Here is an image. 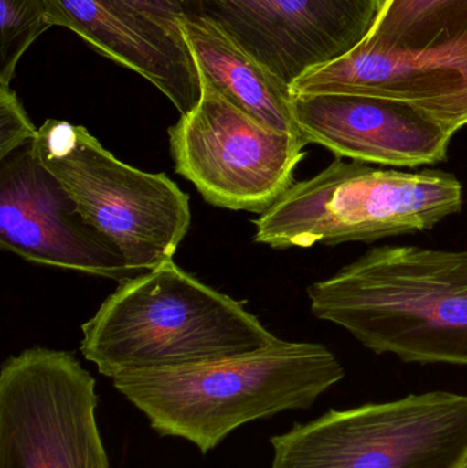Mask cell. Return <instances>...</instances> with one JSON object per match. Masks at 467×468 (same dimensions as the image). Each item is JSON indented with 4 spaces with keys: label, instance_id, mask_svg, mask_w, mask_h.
<instances>
[{
    "label": "cell",
    "instance_id": "1",
    "mask_svg": "<svg viewBox=\"0 0 467 468\" xmlns=\"http://www.w3.org/2000/svg\"><path fill=\"white\" fill-rule=\"evenodd\" d=\"M307 296L315 318L375 354L467 366V250L373 247Z\"/></svg>",
    "mask_w": 467,
    "mask_h": 468
},
{
    "label": "cell",
    "instance_id": "2",
    "mask_svg": "<svg viewBox=\"0 0 467 468\" xmlns=\"http://www.w3.org/2000/svg\"><path fill=\"white\" fill-rule=\"evenodd\" d=\"M279 340L244 303L170 261L120 283L82 324L81 352L115 378L246 356Z\"/></svg>",
    "mask_w": 467,
    "mask_h": 468
},
{
    "label": "cell",
    "instance_id": "3",
    "mask_svg": "<svg viewBox=\"0 0 467 468\" xmlns=\"http://www.w3.org/2000/svg\"><path fill=\"white\" fill-rule=\"evenodd\" d=\"M345 376L342 363L326 346L279 340L246 356L133 371L112 382L159 436L186 440L206 455L246 423L310 409Z\"/></svg>",
    "mask_w": 467,
    "mask_h": 468
},
{
    "label": "cell",
    "instance_id": "4",
    "mask_svg": "<svg viewBox=\"0 0 467 468\" xmlns=\"http://www.w3.org/2000/svg\"><path fill=\"white\" fill-rule=\"evenodd\" d=\"M462 206L463 186L451 173L402 172L336 156L255 219L254 239L274 250L372 244L427 232Z\"/></svg>",
    "mask_w": 467,
    "mask_h": 468
},
{
    "label": "cell",
    "instance_id": "5",
    "mask_svg": "<svg viewBox=\"0 0 467 468\" xmlns=\"http://www.w3.org/2000/svg\"><path fill=\"white\" fill-rule=\"evenodd\" d=\"M36 156L73 197L82 217L111 239L137 272L173 261L191 227L189 197L164 173L123 164L84 126L47 120Z\"/></svg>",
    "mask_w": 467,
    "mask_h": 468
},
{
    "label": "cell",
    "instance_id": "6",
    "mask_svg": "<svg viewBox=\"0 0 467 468\" xmlns=\"http://www.w3.org/2000/svg\"><path fill=\"white\" fill-rule=\"evenodd\" d=\"M271 442V468H461L467 396L430 392L329 411Z\"/></svg>",
    "mask_w": 467,
    "mask_h": 468
},
{
    "label": "cell",
    "instance_id": "7",
    "mask_svg": "<svg viewBox=\"0 0 467 468\" xmlns=\"http://www.w3.org/2000/svg\"><path fill=\"white\" fill-rule=\"evenodd\" d=\"M96 381L73 354L25 349L0 370V468H110Z\"/></svg>",
    "mask_w": 467,
    "mask_h": 468
},
{
    "label": "cell",
    "instance_id": "8",
    "mask_svg": "<svg viewBox=\"0 0 467 468\" xmlns=\"http://www.w3.org/2000/svg\"><path fill=\"white\" fill-rule=\"evenodd\" d=\"M199 76V103L169 128L175 172L216 207L265 213L295 183L309 143L258 122Z\"/></svg>",
    "mask_w": 467,
    "mask_h": 468
},
{
    "label": "cell",
    "instance_id": "9",
    "mask_svg": "<svg viewBox=\"0 0 467 468\" xmlns=\"http://www.w3.org/2000/svg\"><path fill=\"white\" fill-rule=\"evenodd\" d=\"M288 85L342 59L372 32L386 0H192Z\"/></svg>",
    "mask_w": 467,
    "mask_h": 468
},
{
    "label": "cell",
    "instance_id": "10",
    "mask_svg": "<svg viewBox=\"0 0 467 468\" xmlns=\"http://www.w3.org/2000/svg\"><path fill=\"white\" fill-rule=\"evenodd\" d=\"M0 247L33 263L120 283L140 274L120 248L82 217L32 144L0 159Z\"/></svg>",
    "mask_w": 467,
    "mask_h": 468
},
{
    "label": "cell",
    "instance_id": "11",
    "mask_svg": "<svg viewBox=\"0 0 467 468\" xmlns=\"http://www.w3.org/2000/svg\"><path fill=\"white\" fill-rule=\"evenodd\" d=\"M302 137L339 158L386 167L446 161L454 132L403 101L350 93L292 96Z\"/></svg>",
    "mask_w": 467,
    "mask_h": 468
},
{
    "label": "cell",
    "instance_id": "12",
    "mask_svg": "<svg viewBox=\"0 0 467 468\" xmlns=\"http://www.w3.org/2000/svg\"><path fill=\"white\" fill-rule=\"evenodd\" d=\"M52 27H65L99 54L158 88L180 112L202 98V82L181 30L166 27L122 0H44Z\"/></svg>",
    "mask_w": 467,
    "mask_h": 468
},
{
    "label": "cell",
    "instance_id": "13",
    "mask_svg": "<svg viewBox=\"0 0 467 468\" xmlns=\"http://www.w3.org/2000/svg\"><path fill=\"white\" fill-rule=\"evenodd\" d=\"M291 93H350L403 101L457 133L467 125V57H403L359 46L296 80Z\"/></svg>",
    "mask_w": 467,
    "mask_h": 468
},
{
    "label": "cell",
    "instance_id": "14",
    "mask_svg": "<svg viewBox=\"0 0 467 468\" xmlns=\"http://www.w3.org/2000/svg\"><path fill=\"white\" fill-rule=\"evenodd\" d=\"M180 29L197 70L228 101L268 128L303 139L287 82L205 16H186Z\"/></svg>",
    "mask_w": 467,
    "mask_h": 468
},
{
    "label": "cell",
    "instance_id": "15",
    "mask_svg": "<svg viewBox=\"0 0 467 468\" xmlns=\"http://www.w3.org/2000/svg\"><path fill=\"white\" fill-rule=\"evenodd\" d=\"M361 46L403 57H467V0H386Z\"/></svg>",
    "mask_w": 467,
    "mask_h": 468
},
{
    "label": "cell",
    "instance_id": "16",
    "mask_svg": "<svg viewBox=\"0 0 467 468\" xmlns=\"http://www.w3.org/2000/svg\"><path fill=\"white\" fill-rule=\"evenodd\" d=\"M51 27L44 0H0V85H10L22 55Z\"/></svg>",
    "mask_w": 467,
    "mask_h": 468
},
{
    "label": "cell",
    "instance_id": "17",
    "mask_svg": "<svg viewBox=\"0 0 467 468\" xmlns=\"http://www.w3.org/2000/svg\"><path fill=\"white\" fill-rule=\"evenodd\" d=\"M37 132L10 85H0V159L32 144Z\"/></svg>",
    "mask_w": 467,
    "mask_h": 468
},
{
    "label": "cell",
    "instance_id": "18",
    "mask_svg": "<svg viewBox=\"0 0 467 468\" xmlns=\"http://www.w3.org/2000/svg\"><path fill=\"white\" fill-rule=\"evenodd\" d=\"M126 5L147 14L173 29H180V22L186 16H194L192 0H122Z\"/></svg>",
    "mask_w": 467,
    "mask_h": 468
},
{
    "label": "cell",
    "instance_id": "19",
    "mask_svg": "<svg viewBox=\"0 0 467 468\" xmlns=\"http://www.w3.org/2000/svg\"><path fill=\"white\" fill-rule=\"evenodd\" d=\"M461 468H467V456H466L465 462H463L462 467H461Z\"/></svg>",
    "mask_w": 467,
    "mask_h": 468
}]
</instances>
